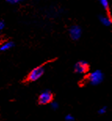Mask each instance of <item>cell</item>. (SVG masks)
Listing matches in <instances>:
<instances>
[{
    "label": "cell",
    "instance_id": "9",
    "mask_svg": "<svg viewBox=\"0 0 112 121\" xmlns=\"http://www.w3.org/2000/svg\"><path fill=\"white\" fill-rule=\"evenodd\" d=\"M50 107L53 110H57V109H58V108H59V104H58L57 101H53L52 102L50 103Z\"/></svg>",
    "mask_w": 112,
    "mask_h": 121
},
{
    "label": "cell",
    "instance_id": "11",
    "mask_svg": "<svg viewBox=\"0 0 112 121\" xmlns=\"http://www.w3.org/2000/svg\"><path fill=\"white\" fill-rule=\"evenodd\" d=\"M65 121H75V117L72 114H67L64 117Z\"/></svg>",
    "mask_w": 112,
    "mask_h": 121
},
{
    "label": "cell",
    "instance_id": "3",
    "mask_svg": "<svg viewBox=\"0 0 112 121\" xmlns=\"http://www.w3.org/2000/svg\"><path fill=\"white\" fill-rule=\"evenodd\" d=\"M54 99L53 92L50 90H44L41 91V93L38 95V102L41 105H46L50 104Z\"/></svg>",
    "mask_w": 112,
    "mask_h": 121
},
{
    "label": "cell",
    "instance_id": "13",
    "mask_svg": "<svg viewBox=\"0 0 112 121\" xmlns=\"http://www.w3.org/2000/svg\"><path fill=\"white\" fill-rule=\"evenodd\" d=\"M6 27V24L4 21H0V31H2Z\"/></svg>",
    "mask_w": 112,
    "mask_h": 121
},
{
    "label": "cell",
    "instance_id": "8",
    "mask_svg": "<svg viewBox=\"0 0 112 121\" xmlns=\"http://www.w3.org/2000/svg\"><path fill=\"white\" fill-rule=\"evenodd\" d=\"M99 2L108 13L110 11V4H109L108 0H99Z\"/></svg>",
    "mask_w": 112,
    "mask_h": 121
},
{
    "label": "cell",
    "instance_id": "12",
    "mask_svg": "<svg viewBox=\"0 0 112 121\" xmlns=\"http://www.w3.org/2000/svg\"><path fill=\"white\" fill-rule=\"evenodd\" d=\"M24 0H6V2L8 3L11 4V5H16V4H19L21 2H22Z\"/></svg>",
    "mask_w": 112,
    "mask_h": 121
},
{
    "label": "cell",
    "instance_id": "10",
    "mask_svg": "<svg viewBox=\"0 0 112 121\" xmlns=\"http://www.w3.org/2000/svg\"><path fill=\"white\" fill-rule=\"evenodd\" d=\"M107 111H108V107L107 106H102L98 109V113L100 115H104L107 112Z\"/></svg>",
    "mask_w": 112,
    "mask_h": 121
},
{
    "label": "cell",
    "instance_id": "1",
    "mask_svg": "<svg viewBox=\"0 0 112 121\" xmlns=\"http://www.w3.org/2000/svg\"><path fill=\"white\" fill-rule=\"evenodd\" d=\"M45 73V67L44 65H39L31 70L26 76L25 82L27 83H33V82L38 81L43 76Z\"/></svg>",
    "mask_w": 112,
    "mask_h": 121
},
{
    "label": "cell",
    "instance_id": "6",
    "mask_svg": "<svg viewBox=\"0 0 112 121\" xmlns=\"http://www.w3.org/2000/svg\"><path fill=\"white\" fill-rule=\"evenodd\" d=\"M99 21L102 25L109 27L112 24V19L111 16H105V15H100L99 16Z\"/></svg>",
    "mask_w": 112,
    "mask_h": 121
},
{
    "label": "cell",
    "instance_id": "4",
    "mask_svg": "<svg viewBox=\"0 0 112 121\" xmlns=\"http://www.w3.org/2000/svg\"><path fill=\"white\" fill-rule=\"evenodd\" d=\"M89 70V65L86 60H81L76 62L74 65V71L75 73L79 75H84Z\"/></svg>",
    "mask_w": 112,
    "mask_h": 121
},
{
    "label": "cell",
    "instance_id": "2",
    "mask_svg": "<svg viewBox=\"0 0 112 121\" xmlns=\"http://www.w3.org/2000/svg\"><path fill=\"white\" fill-rule=\"evenodd\" d=\"M104 79V75L101 70L96 69L91 72L87 76V81L91 86H98Z\"/></svg>",
    "mask_w": 112,
    "mask_h": 121
},
{
    "label": "cell",
    "instance_id": "5",
    "mask_svg": "<svg viewBox=\"0 0 112 121\" xmlns=\"http://www.w3.org/2000/svg\"><path fill=\"white\" fill-rule=\"evenodd\" d=\"M68 32H69L70 38L73 41H78L82 37V28H81V26L78 25H73L69 28Z\"/></svg>",
    "mask_w": 112,
    "mask_h": 121
},
{
    "label": "cell",
    "instance_id": "7",
    "mask_svg": "<svg viewBox=\"0 0 112 121\" xmlns=\"http://www.w3.org/2000/svg\"><path fill=\"white\" fill-rule=\"evenodd\" d=\"M14 43L13 41H7V42L4 43L3 44L0 46V52H6L8 51L10 49H12L14 47Z\"/></svg>",
    "mask_w": 112,
    "mask_h": 121
},
{
    "label": "cell",
    "instance_id": "14",
    "mask_svg": "<svg viewBox=\"0 0 112 121\" xmlns=\"http://www.w3.org/2000/svg\"><path fill=\"white\" fill-rule=\"evenodd\" d=\"M0 39H1V31H0Z\"/></svg>",
    "mask_w": 112,
    "mask_h": 121
}]
</instances>
